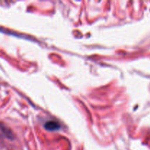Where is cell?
<instances>
[{
  "label": "cell",
  "instance_id": "6da1fadb",
  "mask_svg": "<svg viewBox=\"0 0 150 150\" xmlns=\"http://www.w3.org/2000/svg\"><path fill=\"white\" fill-rule=\"evenodd\" d=\"M45 127L48 130H56L59 128L60 125L57 122L50 121L45 125Z\"/></svg>",
  "mask_w": 150,
  "mask_h": 150
}]
</instances>
